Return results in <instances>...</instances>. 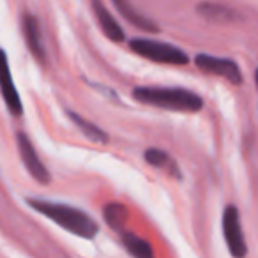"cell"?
Returning a JSON list of instances; mask_svg holds the SVG:
<instances>
[{"instance_id": "obj_1", "label": "cell", "mask_w": 258, "mask_h": 258, "mask_svg": "<svg viewBox=\"0 0 258 258\" xmlns=\"http://www.w3.org/2000/svg\"><path fill=\"white\" fill-rule=\"evenodd\" d=\"M29 205L32 209H36L39 214L50 218L58 226L82 237V239H94L97 235V232H99V225H97L92 216L85 214L83 211L71 207V205L50 200H39V198H30Z\"/></svg>"}, {"instance_id": "obj_2", "label": "cell", "mask_w": 258, "mask_h": 258, "mask_svg": "<svg viewBox=\"0 0 258 258\" xmlns=\"http://www.w3.org/2000/svg\"><path fill=\"white\" fill-rule=\"evenodd\" d=\"M133 97L138 103L159 106L175 111H200L204 108V99L193 90L177 89V87H137Z\"/></svg>"}, {"instance_id": "obj_3", "label": "cell", "mask_w": 258, "mask_h": 258, "mask_svg": "<svg viewBox=\"0 0 258 258\" xmlns=\"http://www.w3.org/2000/svg\"><path fill=\"white\" fill-rule=\"evenodd\" d=\"M129 48L137 55L149 58L158 64H170V66H186L189 57L184 50L173 46L165 41L149 39V37H135L129 41Z\"/></svg>"}, {"instance_id": "obj_4", "label": "cell", "mask_w": 258, "mask_h": 258, "mask_svg": "<svg viewBox=\"0 0 258 258\" xmlns=\"http://www.w3.org/2000/svg\"><path fill=\"white\" fill-rule=\"evenodd\" d=\"M223 237L233 258H244L247 254L246 239H244L240 216L235 205H226L223 212Z\"/></svg>"}, {"instance_id": "obj_5", "label": "cell", "mask_w": 258, "mask_h": 258, "mask_svg": "<svg viewBox=\"0 0 258 258\" xmlns=\"http://www.w3.org/2000/svg\"><path fill=\"white\" fill-rule=\"evenodd\" d=\"M195 64L200 71L209 73V75L221 76V78L228 80L233 85H240L242 83V73L237 62H233L232 58H223V57H214V55L207 53H198L195 57Z\"/></svg>"}, {"instance_id": "obj_6", "label": "cell", "mask_w": 258, "mask_h": 258, "mask_svg": "<svg viewBox=\"0 0 258 258\" xmlns=\"http://www.w3.org/2000/svg\"><path fill=\"white\" fill-rule=\"evenodd\" d=\"M0 94H2V99H4L6 106L9 108V111L13 115L23 113L22 97H20V92L15 85V80H13L8 53L2 48H0Z\"/></svg>"}, {"instance_id": "obj_7", "label": "cell", "mask_w": 258, "mask_h": 258, "mask_svg": "<svg viewBox=\"0 0 258 258\" xmlns=\"http://www.w3.org/2000/svg\"><path fill=\"white\" fill-rule=\"evenodd\" d=\"M16 145H18V152H20V156H22L23 165L29 170L30 175L39 184H50V180H51L50 172H48V168L39 159L37 151L32 145V142H30V138L27 137L25 133H18L16 135Z\"/></svg>"}, {"instance_id": "obj_8", "label": "cell", "mask_w": 258, "mask_h": 258, "mask_svg": "<svg viewBox=\"0 0 258 258\" xmlns=\"http://www.w3.org/2000/svg\"><path fill=\"white\" fill-rule=\"evenodd\" d=\"M92 9L96 13V18L99 22V27L103 30V34L113 43H122L125 39L124 29L118 25V22L113 18L110 11H108L106 6L101 2V0H92Z\"/></svg>"}, {"instance_id": "obj_9", "label": "cell", "mask_w": 258, "mask_h": 258, "mask_svg": "<svg viewBox=\"0 0 258 258\" xmlns=\"http://www.w3.org/2000/svg\"><path fill=\"white\" fill-rule=\"evenodd\" d=\"M23 34H25V41L29 50L32 51L34 57L41 60L44 57V48H43V41H41V27L36 16L32 15L23 16Z\"/></svg>"}, {"instance_id": "obj_10", "label": "cell", "mask_w": 258, "mask_h": 258, "mask_svg": "<svg viewBox=\"0 0 258 258\" xmlns=\"http://www.w3.org/2000/svg\"><path fill=\"white\" fill-rule=\"evenodd\" d=\"M144 159L151 166H154V168L166 170L170 175L180 177L179 166H177L175 159L170 158V154L166 151H161V149H147V151L144 152Z\"/></svg>"}, {"instance_id": "obj_11", "label": "cell", "mask_w": 258, "mask_h": 258, "mask_svg": "<svg viewBox=\"0 0 258 258\" xmlns=\"http://www.w3.org/2000/svg\"><path fill=\"white\" fill-rule=\"evenodd\" d=\"M68 117L71 118L73 122H75L76 127L82 131L83 135H85L89 140L92 142H99V144H106L108 142V133L106 131H103V129L99 127V125H96L94 122L87 120L85 117H82L80 113H76V111H68Z\"/></svg>"}, {"instance_id": "obj_12", "label": "cell", "mask_w": 258, "mask_h": 258, "mask_svg": "<svg viewBox=\"0 0 258 258\" xmlns=\"http://www.w3.org/2000/svg\"><path fill=\"white\" fill-rule=\"evenodd\" d=\"M122 244L135 258H154L151 244L133 232H122Z\"/></svg>"}, {"instance_id": "obj_13", "label": "cell", "mask_w": 258, "mask_h": 258, "mask_svg": "<svg viewBox=\"0 0 258 258\" xmlns=\"http://www.w3.org/2000/svg\"><path fill=\"white\" fill-rule=\"evenodd\" d=\"M104 214V221L108 223V226L117 232H124V225L127 221V209L124 207L122 204H108L106 207L103 209Z\"/></svg>"}, {"instance_id": "obj_14", "label": "cell", "mask_w": 258, "mask_h": 258, "mask_svg": "<svg viewBox=\"0 0 258 258\" xmlns=\"http://www.w3.org/2000/svg\"><path fill=\"white\" fill-rule=\"evenodd\" d=\"M113 4H115V8L120 11V15L124 16L125 20L133 22L135 25H138L140 29H145V30H149V32H156V30H158L154 23L149 22L147 18H144V16L138 15V13L127 4V0H113Z\"/></svg>"}, {"instance_id": "obj_15", "label": "cell", "mask_w": 258, "mask_h": 258, "mask_svg": "<svg viewBox=\"0 0 258 258\" xmlns=\"http://www.w3.org/2000/svg\"><path fill=\"white\" fill-rule=\"evenodd\" d=\"M198 11H200V15L209 16V18H212V20L219 18V16H225L226 20L232 18V11L219 8V6H209V4H204V6H200V8H198Z\"/></svg>"}]
</instances>
